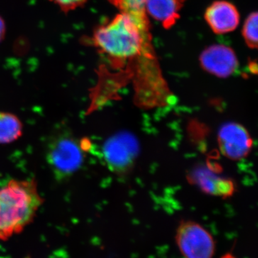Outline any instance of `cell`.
I'll return each mask as SVG.
<instances>
[{
    "label": "cell",
    "mask_w": 258,
    "mask_h": 258,
    "mask_svg": "<svg viewBox=\"0 0 258 258\" xmlns=\"http://www.w3.org/2000/svg\"><path fill=\"white\" fill-rule=\"evenodd\" d=\"M91 42L114 67L126 63L134 78L159 68L146 11L120 12L94 30Z\"/></svg>",
    "instance_id": "cell-1"
},
{
    "label": "cell",
    "mask_w": 258,
    "mask_h": 258,
    "mask_svg": "<svg viewBox=\"0 0 258 258\" xmlns=\"http://www.w3.org/2000/svg\"><path fill=\"white\" fill-rule=\"evenodd\" d=\"M43 202L34 179H12L0 188V240L22 232Z\"/></svg>",
    "instance_id": "cell-2"
},
{
    "label": "cell",
    "mask_w": 258,
    "mask_h": 258,
    "mask_svg": "<svg viewBox=\"0 0 258 258\" xmlns=\"http://www.w3.org/2000/svg\"><path fill=\"white\" fill-rule=\"evenodd\" d=\"M46 160L55 179L63 181L79 170L84 153L81 143L69 132H58L47 143Z\"/></svg>",
    "instance_id": "cell-3"
},
{
    "label": "cell",
    "mask_w": 258,
    "mask_h": 258,
    "mask_svg": "<svg viewBox=\"0 0 258 258\" xmlns=\"http://www.w3.org/2000/svg\"><path fill=\"white\" fill-rule=\"evenodd\" d=\"M175 240L184 258H212L215 242L209 231L193 221L181 222L176 230Z\"/></svg>",
    "instance_id": "cell-4"
},
{
    "label": "cell",
    "mask_w": 258,
    "mask_h": 258,
    "mask_svg": "<svg viewBox=\"0 0 258 258\" xmlns=\"http://www.w3.org/2000/svg\"><path fill=\"white\" fill-rule=\"evenodd\" d=\"M139 144L132 134L121 132L107 139L103 147V159L113 172L125 174L138 156Z\"/></svg>",
    "instance_id": "cell-5"
},
{
    "label": "cell",
    "mask_w": 258,
    "mask_h": 258,
    "mask_svg": "<svg viewBox=\"0 0 258 258\" xmlns=\"http://www.w3.org/2000/svg\"><path fill=\"white\" fill-rule=\"evenodd\" d=\"M218 145L225 157L240 160L247 157L252 147V140L247 129L237 123L230 122L219 130Z\"/></svg>",
    "instance_id": "cell-6"
},
{
    "label": "cell",
    "mask_w": 258,
    "mask_h": 258,
    "mask_svg": "<svg viewBox=\"0 0 258 258\" xmlns=\"http://www.w3.org/2000/svg\"><path fill=\"white\" fill-rule=\"evenodd\" d=\"M200 63L209 74L222 79L235 74L239 66L235 51L220 44L207 47L200 55Z\"/></svg>",
    "instance_id": "cell-7"
},
{
    "label": "cell",
    "mask_w": 258,
    "mask_h": 258,
    "mask_svg": "<svg viewBox=\"0 0 258 258\" xmlns=\"http://www.w3.org/2000/svg\"><path fill=\"white\" fill-rule=\"evenodd\" d=\"M205 20L212 31L217 35H224L234 31L240 25V15L235 5L217 0L207 8Z\"/></svg>",
    "instance_id": "cell-8"
},
{
    "label": "cell",
    "mask_w": 258,
    "mask_h": 258,
    "mask_svg": "<svg viewBox=\"0 0 258 258\" xmlns=\"http://www.w3.org/2000/svg\"><path fill=\"white\" fill-rule=\"evenodd\" d=\"M191 177L200 189L209 195L227 198L235 191V185L230 179L217 175L206 168H198Z\"/></svg>",
    "instance_id": "cell-9"
},
{
    "label": "cell",
    "mask_w": 258,
    "mask_h": 258,
    "mask_svg": "<svg viewBox=\"0 0 258 258\" xmlns=\"http://www.w3.org/2000/svg\"><path fill=\"white\" fill-rule=\"evenodd\" d=\"M185 0H144L147 15L161 24L165 29L171 28L179 18V11Z\"/></svg>",
    "instance_id": "cell-10"
},
{
    "label": "cell",
    "mask_w": 258,
    "mask_h": 258,
    "mask_svg": "<svg viewBox=\"0 0 258 258\" xmlns=\"http://www.w3.org/2000/svg\"><path fill=\"white\" fill-rule=\"evenodd\" d=\"M23 125L16 115L0 112V144L13 143L23 135Z\"/></svg>",
    "instance_id": "cell-11"
},
{
    "label": "cell",
    "mask_w": 258,
    "mask_h": 258,
    "mask_svg": "<svg viewBox=\"0 0 258 258\" xmlns=\"http://www.w3.org/2000/svg\"><path fill=\"white\" fill-rule=\"evenodd\" d=\"M242 35L247 46L258 49V11L252 12L244 20Z\"/></svg>",
    "instance_id": "cell-12"
},
{
    "label": "cell",
    "mask_w": 258,
    "mask_h": 258,
    "mask_svg": "<svg viewBox=\"0 0 258 258\" xmlns=\"http://www.w3.org/2000/svg\"><path fill=\"white\" fill-rule=\"evenodd\" d=\"M120 12L145 11L144 0H108Z\"/></svg>",
    "instance_id": "cell-13"
},
{
    "label": "cell",
    "mask_w": 258,
    "mask_h": 258,
    "mask_svg": "<svg viewBox=\"0 0 258 258\" xmlns=\"http://www.w3.org/2000/svg\"><path fill=\"white\" fill-rule=\"evenodd\" d=\"M50 1L60 7V9L64 13H68L83 6L88 0H50Z\"/></svg>",
    "instance_id": "cell-14"
},
{
    "label": "cell",
    "mask_w": 258,
    "mask_h": 258,
    "mask_svg": "<svg viewBox=\"0 0 258 258\" xmlns=\"http://www.w3.org/2000/svg\"><path fill=\"white\" fill-rule=\"evenodd\" d=\"M5 32H6V27L3 19L0 17V42L4 39L5 36Z\"/></svg>",
    "instance_id": "cell-15"
}]
</instances>
